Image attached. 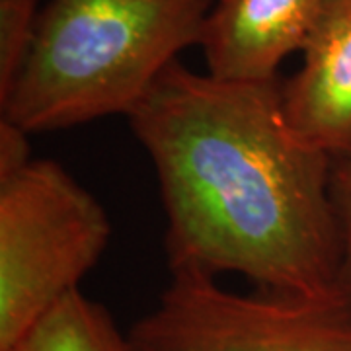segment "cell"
<instances>
[{
	"mask_svg": "<svg viewBox=\"0 0 351 351\" xmlns=\"http://www.w3.org/2000/svg\"><path fill=\"white\" fill-rule=\"evenodd\" d=\"M129 351H351V306L271 293L240 295L201 271H172Z\"/></svg>",
	"mask_w": 351,
	"mask_h": 351,
	"instance_id": "cell-4",
	"label": "cell"
},
{
	"mask_svg": "<svg viewBox=\"0 0 351 351\" xmlns=\"http://www.w3.org/2000/svg\"><path fill=\"white\" fill-rule=\"evenodd\" d=\"M283 82L289 123L332 158L351 145V0H330Z\"/></svg>",
	"mask_w": 351,
	"mask_h": 351,
	"instance_id": "cell-6",
	"label": "cell"
},
{
	"mask_svg": "<svg viewBox=\"0 0 351 351\" xmlns=\"http://www.w3.org/2000/svg\"><path fill=\"white\" fill-rule=\"evenodd\" d=\"M330 0H217L199 47L207 73L226 80H276L289 55L304 49Z\"/></svg>",
	"mask_w": 351,
	"mask_h": 351,
	"instance_id": "cell-5",
	"label": "cell"
},
{
	"mask_svg": "<svg viewBox=\"0 0 351 351\" xmlns=\"http://www.w3.org/2000/svg\"><path fill=\"white\" fill-rule=\"evenodd\" d=\"M332 199L343 248V285L351 306V145L332 158Z\"/></svg>",
	"mask_w": 351,
	"mask_h": 351,
	"instance_id": "cell-9",
	"label": "cell"
},
{
	"mask_svg": "<svg viewBox=\"0 0 351 351\" xmlns=\"http://www.w3.org/2000/svg\"><path fill=\"white\" fill-rule=\"evenodd\" d=\"M112 237L101 203L49 158L0 172V351L78 291Z\"/></svg>",
	"mask_w": 351,
	"mask_h": 351,
	"instance_id": "cell-3",
	"label": "cell"
},
{
	"mask_svg": "<svg viewBox=\"0 0 351 351\" xmlns=\"http://www.w3.org/2000/svg\"><path fill=\"white\" fill-rule=\"evenodd\" d=\"M39 0H0V94H4L36 36Z\"/></svg>",
	"mask_w": 351,
	"mask_h": 351,
	"instance_id": "cell-8",
	"label": "cell"
},
{
	"mask_svg": "<svg viewBox=\"0 0 351 351\" xmlns=\"http://www.w3.org/2000/svg\"><path fill=\"white\" fill-rule=\"evenodd\" d=\"M12 351H129L110 313L73 291L32 328Z\"/></svg>",
	"mask_w": 351,
	"mask_h": 351,
	"instance_id": "cell-7",
	"label": "cell"
},
{
	"mask_svg": "<svg viewBox=\"0 0 351 351\" xmlns=\"http://www.w3.org/2000/svg\"><path fill=\"white\" fill-rule=\"evenodd\" d=\"M217 0H49L2 119L43 133L129 115L180 53L199 45Z\"/></svg>",
	"mask_w": 351,
	"mask_h": 351,
	"instance_id": "cell-2",
	"label": "cell"
},
{
	"mask_svg": "<svg viewBox=\"0 0 351 351\" xmlns=\"http://www.w3.org/2000/svg\"><path fill=\"white\" fill-rule=\"evenodd\" d=\"M127 119L158 178L170 271H232L263 293L350 306L332 156L289 123L279 78L176 61Z\"/></svg>",
	"mask_w": 351,
	"mask_h": 351,
	"instance_id": "cell-1",
	"label": "cell"
}]
</instances>
